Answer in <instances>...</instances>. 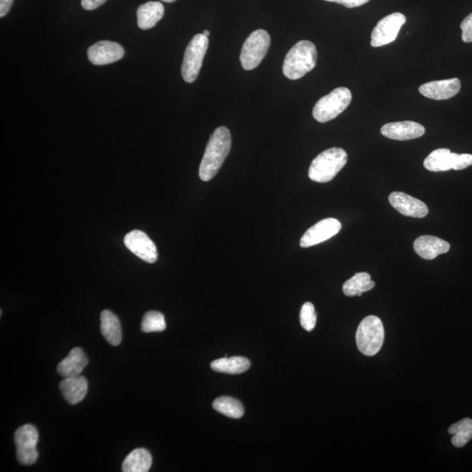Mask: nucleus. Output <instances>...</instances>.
<instances>
[{"label": "nucleus", "instance_id": "obj_4", "mask_svg": "<svg viewBox=\"0 0 472 472\" xmlns=\"http://www.w3.org/2000/svg\"><path fill=\"white\" fill-rule=\"evenodd\" d=\"M385 330L381 318L368 316L361 322L356 331L358 349L366 356L372 357L380 352L383 346Z\"/></svg>", "mask_w": 472, "mask_h": 472}, {"label": "nucleus", "instance_id": "obj_21", "mask_svg": "<svg viewBox=\"0 0 472 472\" xmlns=\"http://www.w3.org/2000/svg\"><path fill=\"white\" fill-rule=\"evenodd\" d=\"M101 333L111 346H119L122 341V329L118 317L111 311L101 313Z\"/></svg>", "mask_w": 472, "mask_h": 472}, {"label": "nucleus", "instance_id": "obj_3", "mask_svg": "<svg viewBox=\"0 0 472 472\" xmlns=\"http://www.w3.org/2000/svg\"><path fill=\"white\" fill-rule=\"evenodd\" d=\"M347 159L348 156L341 148H331L321 152L311 164L309 178L318 183L333 181L346 165Z\"/></svg>", "mask_w": 472, "mask_h": 472}, {"label": "nucleus", "instance_id": "obj_27", "mask_svg": "<svg viewBox=\"0 0 472 472\" xmlns=\"http://www.w3.org/2000/svg\"><path fill=\"white\" fill-rule=\"evenodd\" d=\"M166 328L165 317L161 312L151 311L144 315L141 323L143 333H149L163 331Z\"/></svg>", "mask_w": 472, "mask_h": 472}, {"label": "nucleus", "instance_id": "obj_2", "mask_svg": "<svg viewBox=\"0 0 472 472\" xmlns=\"http://www.w3.org/2000/svg\"><path fill=\"white\" fill-rule=\"evenodd\" d=\"M317 59V49L313 43L309 41H299L288 51L284 59V76L290 80L301 79L315 68Z\"/></svg>", "mask_w": 472, "mask_h": 472}, {"label": "nucleus", "instance_id": "obj_1", "mask_svg": "<svg viewBox=\"0 0 472 472\" xmlns=\"http://www.w3.org/2000/svg\"><path fill=\"white\" fill-rule=\"evenodd\" d=\"M231 146L232 138L229 129L217 128L210 136L201 163L199 176L202 181H210L216 176L227 159Z\"/></svg>", "mask_w": 472, "mask_h": 472}, {"label": "nucleus", "instance_id": "obj_6", "mask_svg": "<svg viewBox=\"0 0 472 472\" xmlns=\"http://www.w3.org/2000/svg\"><path fill=\"white\" fill-rule=\"evenodd\" d=\"M209 44V37L199 34L195 35L187 46L181 67L182 77L186 83L192 84L197 79Z\"/></svg>", "mask_w": 472, "mask_h": 472}, {"label": "nucleus", "instance_id": "obj_23", "mask_svg": "<svg viewBox=\"0 0 472 472\" xmlns=\"http://www.w3.org/2000/svg\"><path fill=\"white\" fill-rule=\"evenodd\" d=\"M251 368V361L244 357L221 358L211 363V368L218 373H243Z\"/></svg>", "mask_w": 472, "mask_h": 472}, {"label": "nucleus", "instance_id": "obj_28", "mask_svg": "<svg viewBox=\"0 0 472 472\" xmlns=\"http://www.w3.org/2000/svg\"><path fill=\"white\" fill-rule=\"evenodd\" d=\"M300 323L304 330L311 331L317 323V314H316L313 304L307 302L302 306L300 311Z\"/></svg>", "mask_w": 472, "mask_h": 472}, {"label": "nucleus", "instance_id": "obj_17", "mask_svg": "<svg viewBox=\"0 0 472 472\" xmlns=\"http://www.w3.org/2000/svg\"><path fill=\"white\" fill-rule=\"evenodd\" d=\"M451 245L446 241L432 236H422L413 243V249L425 260H433L450 251Z\"/></svg>", "mask_w": 472, "mask_h": 472}, {"label": "nucleus", "instance_id": "obj_9", "mask_svg": "<svg viewBox=\"0 0 472 472\" xmlns=\"http://www.w3.org/2000/svg\"><path fill=\"white\" fill-rule=\"evenodd\" d=\"M39 433L37 428L31 424L23 425L14 435L16 456L22 466H32L38 459L37 444Z\"/></svg>", "mask_w": 472, "mask_h": 472}, {"label": "nucleus", "instance_id": "obj_25", "mask_svg": "<svg viewBox=\"0 0 472 472\" xmlns=\"http://www.w3.org/2000/svg\"><path fill=\"white\" fill-rule=\"evenodd\" d=\"M448 434L452 436L451 443L456 448L466 446L472 439V420L464 418L448 428Z\"/></svg>", "mask_w": 472, "mask_h": 472}, {"label": "nucleus", "instance_id": "obj_7", "mask_svg": "<svg viewBox=\"0 0 472 472\" xmlns=\"http://www.w3.org/2000/svg\"><path fill=\"white\" fill-rule=\"evenodd\" d=\"M271 46V36L266 31H253L244 42L241 49L240 60L245 70H252L258 67L266 56Z\"/></svg>", "mask_w": 472, "mask_h": 472}, {"label": "nucleus", "instance_id": "obj_10", "mask_svg": "<svg viewBox=\"0 0 472 472\" xmlns=\"http://www.w3.org/2000/svg\"><path fill=\"white\" fill-rule=\"evenodd\" d=\"M406 21L405 15L401 13L392 14L381 19L372 32V46L379 48L395 41Z\"/></svg>", "mask_w": 472, "mask_h": 472}, {"label": "nucleus", "instance_id": "obj_20", "mask_svg": "<svg viewBox=\"0 0 472 472\" xmlns=\"http://www.w3.org/2000/svg\"><path fill=\"white\" fill-rule=\"evenodd\" d=\"M165 14L161 2H147L139 7L136 11L138 25L140 29L148 30L157 25Z\"/></svg>", "mask_w": 472, "mask_h": 472}, {"label": "nucleus", "instance_id": "obj_31", "mask_svg": "<svg viewBox=\"0 0 472 472\" xmlns=\"http://www.w3.org/2000/svg\"><path fill=\"white\" fill-rule=\"evenodd\" d=\"M106 1L107 0H81V6L85 10L92 11L99 9Z\"/></svg>", "mask_w": 472, "mask_h": 472}, {"label": "nucleus", "instance_id": "obj_29", "mask_svg": "<svg viewBox=\"0 0 472 472\" xmlns=\"http://www.w3.org/2000/svg\"><path fill=\"white\" fill-rule=\"evenodd\" d=\"M460 27L462 29V40L466 43L472 42V14L463 19Z\"/></svg>", "mask_w": 472, "mask_h": 472}, {"label": "nucleus", "instance_id": "obj_24", "mask_svg": "<svg viewBox=\"0 0 472 472\" xmlns=\"http://www.w3.org/2000/svg\"><path fill=\"white\" fill-rule=\"evenodd\" d=\"M374 286L376 283L372 281L371 276L366 272H360L346 281L343 286V292L347 296H361L364 292L371 291Z\"/></svg>", "mask_w": 472, "mask_h": 472}, {"label": "nucleus", "instance_id": "obj_12", "mask_svg": "<svg viewBox=\"0 0 472 472\" xmlns=\"http://www.w3.org/2000/svg\"><path fill=\"white\" fill-rule=\"evenodd\" d=\"M124 244L129 251L148 263H154L158 260L157 247L150 237L140 230L128 233L124 237Z\"/></svg>", "mask_w": 472, "mask_h": 472}, {"label": "nucleus", "instance_id": "obj_16", "mask_svg": "<svg viewBox=\"0 0 472 472\" xmlns=\"http://www.w3.org/2000/svg\"><path fill=\"white\" fill-rule=\"evenodd\" d=\"M381 132L386 138L398 140V141H406V140L418 139L423 136L425 128L418 123L403 121V122L385 124L381 128Z\"/></svg>", "mask_w": 472, "mask_h": 472}, {"label": "nucleus", "instance_id": "obj_30", "mask_svg": "<svg viewBox=\"0 0 472 472\" xmlns=\"http://www.w3.org/2000/svg\"><path fill=\"white\" fill-rule=\"evenodd\" d=\"M326 1L339 4L347 7V9H355L361 6L370 1V0H326Z\"/></svg>", "mask_w": 472, "mask_h": 472}, {"label": "nucleus", "instance_id": "obj_14", "mask_svg": "<svg viewBox=\"0 0 472 472\" xmlns=\"http://www.w3.org/2000/svg\"><path fill=\"white\" fill-rule=\"evenodd\" d=\"M389 203L393 209L403 216L413 218H423L428 214L426 204L418 199L401 192H393L389 195Z\"/></svg>", "mask_w": 472, "mask_h": 472}, {"label": "nucleus", "instance_id": "obj_19", "mask_svg": "<svg viewBox=\"0 0 472 472\" xmlns=\"http://www.w3.org/2000/svg\"><path fill=\"white\" fill-rule=\"evenodd\" d=\"M89 363L83 349L74 348L57 366V373L64 378L80 376Z\"/></svg>", "mask_w": 472, "mask_h": 472}, {"label": "nucleus", "instance_id": "obj_26", "mask_svg": "<svg viewBox=\"0 0 472 472\" xmlns=\"http://www.w3.org/2000/svg\"><path fill=\"white\" fill-rule=\"evenodd\" d=\"M213 408L229 418L239 419L244 415L243 404L235 398L222 396L214 401Z\"/></svg>", "mask_w": 472, "mask_h": 472}, {"label": "nucleus", "instance_id": "obj_22", "mask_svg": "<svg viewBox=\"0 0 472 472\" xmlns=\"http://www.w3.org/2000/svg\"><path fill=\"white\" fill-rule=\"evenodd\" d=\"M152 464V458L149 451L144 448H136L129 454L122 466L124 472H147Z\"/></svg>", "mask_w": 472, "mask_h": 472}, {"label": "nucleus", "instance_id": "obj_13", "mask_svg": "<svg viewBox=\"0 0 472 472\" xmlns=\"http://www.w3.org/2000/svg\"><path fill=\"white\" fill-rule=\"evenodd\" d=\"M124 56L123 46L119 43L101 41L96 43L88 49V58L91 64L104 66L118 61Z\"/></svg>", "mask_w": 472, "mask_h": 472}, {"label": "nucleus", "instance_id": "obj_11", "mask_svg": "<svg viewBox=\"0 0 472 472\" xmlns=\"http://www.w3.org/2000/svg\"><path fill=\"white\" fill-rule=\"evenodd\" d=\"M342 225L339 221L334 218H327L317 222L314 226L307 230L300 240L302 248H310L331 239L341 231Z\"/></svg>", "mask_w": 472, "mask_h": 472}, {"label": "nucleus", "instance_id": "obj_15", "mask_svg": "<svg viewBox=\"0 0 472 472\" xmlns=\"http://www.w3.org/2000/svg\"><path fill=\"white\" fill-rule=\"evenodd\" d=\"M461 89V81L458 78L452 79L433 81L424 84L419 88V92L427 99L442 101L453 97Z\"/></svg>", "mask_w": 472, "mask_h": 472}, {"label": "nucleus", "instance_id": "obj_33", "mask_svg": "<svg viewBox=\"0 0 472 472\" xmlns=\"http://www.w3.org/2000/svg\"><path fill=\"white\" fill-rule=\"evenodd\" d=\"M161 1L166 2V3H174V2L176 1V0H161Z\"/></svg>", "mask_w": 472, "mask_h": 472}, {"label": "nucleus", "instance_id": "obj_5", "mask_svg": "<svg viewBox=\"0 0 472 472\" xmlns=\"http://www.w3.org/2000/svg\"><path fill=\"white\" fill-rule=\"evenodd\" d=\"M352 99V92L350 89L344 87L335 89L328 95L317 101L312 111V115L319 123L329 122L346 110Z\"/></svg>", "mask_w": 472, "mask_h": 472}, {"label": "nucleus", "instance_id": "obj_32", "mask_svg": "<svg viewBox=\"0 0 472 472\" xmlns=\"http://www.w3.org/2000/svg\"><path fill=\"white\" fill-rule=\"evenodd\" d=\"M14 0H0V17L6 16L9 13Z\"/></svg>", "mask_w": 472, "mask_h": 472}, {"label": "nucleus", "instance_id": "obj_18", "mask_svg": "<svg viewBox=\"0 0 472 472\" xmlns=\"http://www.w3.org/2000/svg\"><path fill=\"white\" fill-rule=\"evenodd\" d=\"M60 390L64 400L70 405L80 403L87 395L88 381L84 376L64 378L61 381Z\"/></svg>", "mask_w": 472, "mask_h": 472}, {"label": "nucleus", "instance_id": "obj_34", "mask_svg": "<svg viewBox=\"0 0 472 472\" xmlns=\"http://www.w3.org/2000/svg\"><path fill=\"white\" fill-rule=\"evenodd\" d=\"M203 34H204L205 36L209 37V35H210L209 31H208V30H205V31H204V33H203Z\"/></svg>", "mask_w": 472, "mask_h": 472}, {"label": "nucleus", "instance_id": "obj_8", "mask_svg": "<svg viewBox=\"0 0 472 472\" xmlns=\"http://www.w3.org/2000/svg\"><path fill=\"white\" fill-rule=\"evenodd\" d=\"M425 169L428 171L439 173L450 170L461 171L472 166L471 154H458L443 148L433 151L423 162Z\"/></svg>", "mask_w": 472, "mask_h": 472}]
</instances>
